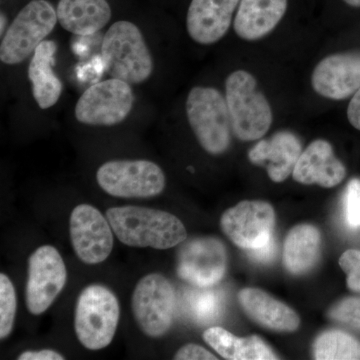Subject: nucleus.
<instances>
[{"instance_id": "18", "label": "nucleus", "mask_w": 360, "mask_h": 360, "mask_svg": "<svg viewBox=\"0 0 360 360\" xmlns=\"http://www.w3.org/2000/svg\"><path fill=\"white\" fill-rule=\"evenodd\" d=\"M238 300L248 316L265 328L292 333L300 328V316L295 310L264 290L245 288L238 293Z\"/></svg>"}, {"instance_id": "6", "label": "nucleus", "mask_w": 360, "mask_h": 360, "mask_svg": "<svg viewBox=\"0 0 360 360\" xmlns=\"http://www.w3.org/2000/svg\"><path fill=\"white\" fill-rule=\"evenodd\" d=\"M56 9L47 0H32L18 13L0 45V60L8 65L25 61L58 23Z\"/></svg>"}, {"instance_id": "15", "label": "nucleus", "mask_w": 360, "mask_h": 360, "mask_svg": "<svg viewBox=\"0 0 360 360\" xmlns=\"http://www.w3.org/2000/svg\"><path fill=\"white\" fill-rule=\"evenodd\" d=\"M240 0H193L187 11L189 37L200 44H213L226 34Z\"/></svg>"}, {"instance_id": "3", "label": "nucleus", "mask_w": 360, "mask_h": 360, "mask_svg": "<svg viewBox=\"0 0 360 360\" xmlns=\"http://www.w3.org/2000/svg\"><path fill=\"white\" fill-rule=\"evenodd\" d=\"M225 91L234 135L243 141L262 139L271 127L272 112L255 77L248 71H234L227 77Z\"/></svg>"}, {"instance_id": "13", "label": "nucleus", "mask_w": 360, "mask_h": 360, "mask_svg": "<svg viewBox=\"0 0 360 360\" xmlns=\"http://www.w3.org/2000/svg\"><path fill=\"white\" fill-rule=\"evenodd\" d=\"M227 252L215 238H194L181 246L177 257V274L198 288H212L224 278Z\"/></svg>"}, {"instance_id": "33", "label": "nucleus", "mask_w": 360, "mask_h": 360, "mask_svg": "<svg viewBox=\"0 0 360 360\" xmlns=\"http://www.w3.org/2000/svg\"><path fill=\"white\" fill-rule=\"evenodd\" d=\"M347 117L352 127L360 130V89L355 92L347 110Z\"/></svg>"}, {"instance_id": "24", "label": "nucleus", "mask_w": 360, "mask_h": 360, "mask_svg": "<svg viewBox=\"0 0 360 360\" xmlns=\"http://www.w3.org/2000/svg\"><path fill=\"white\" fill-rule=\"evenodd\" d=\"M314 356L317 360H360V341L343 331H326L314 341Z\"/></svg>"}, {"instance_id": "29", "label": "nucleus", "mask_w": 360, "mask_h": 360, "mask_svg": "<svg viewBox=\"0 0 360 360\" xmlns=\"http://www.w3.org/2000/svg\"><path fill=\"white\" fill-rule=\"evenodd\" d=\"M341 269L347 274L349 290L360 291V250H349L340 258Z\"/></svg>"}, {"instance_id": "32", "label": "nucleus", "mask_w": 360, "mask_h": 360, "mask_svg": "<svg viewBox=\"0 0 360 360\" xmlns=\"http://www.w3.org/2000/svg\"><path fill=\"white\" fill-rule=\"evenodd\" d=\"M18 360H63V356L56 350L42 349L39 352H25L18 357Z\"/></svg>"}, {"instance_id": "28", "label": "nucleus", "mask_w": 360, "mask_h": 360, "mask_svg": "<svg viewBox=\"0 0 360 360\" xmlns=\"http://www.w3.org/2000/svg\"><path fill=\"white\" fill-rule=\"evenodd\" d=\"M345 219L350 227L360 226V179L350 180L345 191Z\"/></svg>"}, {"instance_id": "23", "label": "nucleus", "mask_w": 360, "mask_h": 360, "mask_svg": "<svg viewBox=\"0 0 360 360\" xmlns=\"http://www.w3.org/2000/svg\"><path fill=\"white\" fill-rule=\"evenodd\" d=\"M321 232L314 225L293 227L284 241L283 264L295 276L309 272L316 264L321 252Z\"/></svg>"}, {"instance_id": "35", "label": "nucleus", "mask_w": 360, "mask_h": 360, "mask_svg": "<svg viewBox=\"0 0 360 360\" xmlns=\"http://www.w3.org/2000/svg\"><path fill=\"white\" fill-rule=\"evenodd\" d=\"M6 26V18L4 15V13H1V34L4 33V28Z\"/></svg>"}, {"instance_id": "14", "label": "nucleus", "mask_w": 360, "mask_h": 360, "mask_svg": "<svg viewBox=\"0 0 360 360\" xmlns=\"http://www.w3.org/2000/svg\"><path fill=\"white\" fill-rule=\"evenodd\" d=\"M312 87L319 96L341 101L360 89V53H338L322 59L314 68Z\"/></svg>"}, {"instance_id": "10", "label": "nucleus", "mask_w": 360, "mask_h": 360, "mask_svg": "<svg viewBox=\"0 0 360 360\" xmlns=\"http://www.w3.org/2000/svg\"><path fill=\"white\" fill-rule=\"evenodd\" d=\"M68 270L60 253L51 245L40 246L28 259L25 302L33 315L46 311L63 291Z\"/></svg>"}, {"instance_id": "20", "label": "nucleus", "mask_w": 360, "mask_h": 360, "mask_svg": "<svg viewBox=\"0 0 360 360\" xmlns=\"http://www.w3.org/2000/svg\"><path fill=\"white\" fill-rule=\"evenodd\" d=\"M56 13L65 30L82 37L98 32L111 18L106 0H59Z\"/></svg>"}, {"instance_id": "11", "label": "nucleus", "mask_w": 360, "mask_h": 360, "mask_svg": "<svg viewBox=\"0 0 360 360\" xmlns=\"http://www.w3.org/2000/svg\"><path fill=\"white\" fill-rule=\"evenodd\" d=\"M220 226L234 245L245 250H255L274 238L276 212L264 201H243L224 213Z\"/></svg>"}, {"instance_id": "26", "label": "nucleus", "mask_w": 360, "mask_h": 360, "mask_svg": "<svg viewBox=\"0 0 360 360\" xmlns=\"http://www.w3.org/2000/svg\"><path fill=\"white\" fill-rule=\"evenodd\" d=\"M18 309L15 288L9 277L0 274V338L11 335Z\"/></svg>"}, {"instance_id": "16", "label": "nucleus", "mask_w": 360, "mask_h": 360, "mask_svg": "<svg viewBox=\"0 0 360 360\" xmlns=\"http://www.w3.org/2000/svg\"><path fill=\"white\" fill-rule=\"evenodd\" d=\"M302 153L300 139L290 131H281L255 144L248 158L253 165L266 167L272 181L283 182L292 174Z\"/></svg>"}, {"instance_id": "30", "label": "nucleus", "mask_w": 360, "mask_h": 360, "mask_svg": "<svg viewBox=\"0 0 360 360\" xmlns=\"http://www.w3.org/2000/svg\"><path fill=\"white\" fill-rule=\"evenodd\" d=\"M175 360H217L212 352L200 347V345L188 343L179 348L174 356Z\"/></svg>"}, {"instance_id": "12", "label": "nucleus", "mask_w": 360, "mask_h": 360, "mask_svg": "<svg viewBox=\"0 0 360 360\" xmlns=\"http://www.w3.org/2000/svg\"><path fill=\"white\" fill-rule=\"evenodd\" d=\"M70 233L73 250L84 264H101L113 250L112 227L94 206L79 205L72 210Z\"/></svg>"}, {"instance_id": "34", "label": "nucleus", "mask_w": 360, "mask_h": 360, "mask_svg": "<svg viewBox=\"0 0 360 360\" xmlns=\"http://www.w3.org/2000/svg\"><path fill=\"white\" fill-rule=\"evenodd\" d=\"M348 6L354 7H360V0H345Z\"/></svg>"}, {"instance_id": "9", "label": "nucleus", "mask_w": 360, "mask_h": 360, "mask_svg": "<svg viewBox=\"0 0 360 360\" xmlns=\"http://www.w3.org/2000/svg\"><path fill=\"white\" fill-rule=\"evenodd\" d=\"M134 103L130 84L111 78L85 90L75 106V117L80 123L92 127H112L129 115Z\"/></svg>"}, {"instance_id": "27", "label": "nucleus", "mask_w": 360, "mask_h": 360, "mask_svg": "<svg viewBox=\"0 0 360 360\" xmlns=\"http://www.w3.org/2000/svg\"><path fill=\"white\" fill-rule=\"evenodd\" d=\"M328 317L345 328L360 333V298L347 297L335 303L329 309Z\"/></svg>"}, {"instance_id": "5", "label": "nucleus", "mask_w": 360, "mask_h": 360, "mask_svg": "<svg viewBox=\"0 0 360 360\" xmlns=\"http://www.w3.org/2000/svg\"><path fill=\"white\" fill-rule=\"evenodd\" d=\"M186 115L201 148L221 155L231 142V122L226 99L212 87L196 86L186 99Z\"/></svg>"}, {"instance_id": "22", "label": "nucleus", "mask_w": 360, "mask_h": 360, "mask_svg": "<svg viewBox=\"0 0 360 360\" xmlns=\"http://www.w3.org/2000/svg\"><path fill=\"white\" fill-rule=\"evenodd\" d=\"M203 340L215 352L229 360H276V354L258 336L238 338L219 326H212L203 333Z\"/></svg>"}, {"instance_id": "17", "label": "nucleus", "mask_w": 360, "mask_h": 360, "mask_svg": "<svg viewBox=\"0 0 360 360\" xmlns=\"http://www.w3.org/2000/svg\"><path fill=\"white\" fill-rule=\"evenodd\" d=\"M300 184H319L326 188L338 186L347 175L345 165L335 156L329 142L317 139L300 155L292 172Z\"/></svg>"}, {"instance_id": "4", "label": "nucleus", "mask_w": 360, "mask_h": 360, "mask_svg": "<svg viewBox=\"0 0 360 360\" xmlns=\"http://www.w3.org/2000/svg\"><path fill=\"white\" fill-rule=\"evenodd\" d=\"M120 316V302L112 291L101 284L86 286L75 305L78 340L90 350L108 347L115 338Z\"/></svg>"}, {"instance_id": "1", "label": "nucleus", "mask_w": 360, "mask_h": 360, "mask_svg": "<svg viewBox=\"0 0 360 360\" xmlns=\"http://www.w3.org/2000/svg\"><path fill=\"white\" fill-rule=\"evenodd\" d=\"M116 238L132 248L169 250L184 243L186 227L175 215L141 206H120L106 212Z\"/></svg>"}, {"instance_id": "19", "label": "nucleus", "mask_w": 360, "mask_h": 360, "mask_svg": "<svg viewBox=\"0 0 360 360\" xmlns=\"http://www.w3.org/2000/svg\"><path fill=\"white\" fill-rule=\"evenodd\" d=\"M288 0H240L233 27L245 40H257L269 34L283 18Z\"/></svg>"}, {"instance_id": "2", "label": "nucleus", "mask_w": 360, "mask_h": 360, "mask_svg": "<svg viewBox=\"0 0 360 360\" xmlns=\"http://www.w3.org/2000/svg\"><path fill=\"white\" fill-rule=\"evenodd\" d=\"M101 56L108 75L139 84L153 75V59L139 28L129 21L113 23L104 35Z\"/></svg>"}, {"instance_id": "25", "label": "nucleus", "mask_w": 360, "mask_h": 360, "mask_svg": "<svg viewBox=\"0 0 360 360\" xmlns=\"http://www.w3.org/2000/svg\"><path fill=\"white\" fill-rule=\"evenodd\" d=\"M200 288L193 291L187 300L191 317L200 323L217 321L224 310V296L219 291Z\"/></svg>"}, {"instance_id": "8", "label": "nucleus", "mask_w": 360, "mask_h": 360, "mask_svg": "<svg viewBox=\"0 0 360 360\" xmlns=\"http://www.w3.org/2000/svg\"><path fill=\"white\" fill-rule=\"evenodd\" d=\"M176 298L167 277L151 274L137 283L131 298L132 314L144 335L161 338L174 321Z\"/></svg>"}, {"instance_id": "21", "label": "nucleus", "mask_w": 360, "mask_h": 360, "mask_svg": "<svg viewBox=\"0 0 360 360\" xmlns=\"http://www.w3.org/2000/svg\"><path fill=\"white\" fill-rule=\"evenodd\" d=\"M56 51L58 45L56 42L44 40L33 52V58L28 68L33 97L41 110L56 105L63 94V84L52 70Z\"/></svg>"}, {"instance_id": "31", "label": "nucleus", "mask_w": 360, "mask_h": 360, "mask_svg": "<svg viewBox=\"0 0 360 360\" xmlns=\"http://www.w3.org/2000/svg\"><path fill=\"white\" fill-rule=\"evenodd\" d=\"M248 257L255 262H262V264H269L276 257L277 243L276 238H272L269 243L255 250H246Z\"/></svg>"}, {"instance_id": "7", "label": "nucleus", "mask_w": 360, "mask_h": 360, "mask_svg": "<svg viewBox=\"0 0 360 360\" xmlns=\"http://www.w3.org/2000/svg\"><path fill=\"white\" fill-rule=\"evenodd\" d=\"M98 186L111 196L148 198L160 195L165 188V172L149 160H112L97 170Z\"/></svg>"}]
</instances>
